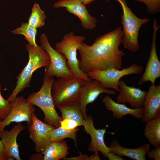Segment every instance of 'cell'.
Returning a JSON list of instances; mask_svg holds the SVG:
<instances>
[{
  "label": "cell",
  "mask_w": 160,
  "mask_h": 160,
  "mask_svg": "<svg viewBox=\"0 0 160 160\" xmlns=\"http://www.w3.org/2000/svg\"><path fill=\"white\" fill-rule=\"evenodd\" d=\"M122 41V28L120 27L97 37L92 45L82 42L78 49L80 56L79 68L87 74L95 70L122 68L125 54L119 47Z\"/></svg>",
  "instance_id": "1"
},
{
  "label": "cell",
  "mask_w": 160,
  "mask_h": 160,
  "mask_svg": "<svg viewBox=\"0 0 160 160\" xmlns=\"http://www.w3.org/2000/svg\"><path fill=\"white\" fill-rule=\"evenodd\" d=\"M29 60L26 66L16 79V86L7 100L10 103L25 89L30 87L33 72L40 68L47 66L50 60L47 53L40 46H34L28 44L26 45Z\"/></svg>",
  "instance_id": "2"
},
{
  "label": "cell",
  "mask_w": 160,
  "mask_h": 160,
  "mask_svg": "<svg viewBox=\"0 0 160 160\" xmlns=\"http://www.w3.org/2000/svg\"><path fill=\"white\" fill-rule=\"evenodd\" d=\"M55 81L53 77L44 75L43 84L37 92H33L28 97L27 101L39 107L43 112L45 122L56 127L60 126L63 119L57 114L55 108L51 90Z\"/></svg>",
  "instance_id": "3"
},
{
  "label": "cell",
  "mask_w": 160,
  "mask_h": 160,
  "mask_svg": "<svg viewBox=\"0 0 160 160\" xmlns=\"http://www.w3.org/2000/svg\"><path fill=\"white\" fill-rule=\"evenodd\" d=\"M110 0H106L105 2ZM116 0L120 4L123 11L121 17L123 27L122 44L127 49L136 52L139 48L138 35L140 29L143 25L149 22V19L137 17L128 6L126 0Z\"/></svg>",
  "instance_id": "4"
},
{
  "label": "cell",
  "mask_w": 160,
  "mask_h": 160,
  "mask_svg": "<svg viewBox=\"0 0 160 160\" xmlns=\"http://www.w3.org/2000/svg\"><path fill=\"white\" fill-rule=\"evenodd\" d=\"M86 39L85 36H75L73 32H70L65 34L61 41L56 43L55 48L65 57L68 67L75 77L90 81L91 79L87 74L84 73L79 68V60L77 57V51Z\"/></svg>",
  "instance_id": "5"
},
{
  "label": "cell",
  "mask_w": 160,
  "mask_h": 160,
  "mask_svg": "<svg viewBox=\"0 0 160 160\" xmlns=\"http://www.w3.org/2000/svg\"><path fill=\"white\" fill-rule=\"evenodd\" d=\"M40 41V46L47 53L50 60L49 64L44 69V75L59 78L75 77L68 67L65 57L52 47L45 33L41 35Z\"/></svg>",
  "instance_id": "6"
},
{
  "label": "cell",
  "mask_w": 160,
  "mask_h": 160,
  "mask_svg": "<svg viewBox=\"0 0 160 160\" xmlns=\"http://www.w3.org/2000/svg\"><path fill=\"white\" fill-rule=\"evenodd\" d=\"M84 80L75 76L59 78L52 84L51 93L55 106L78 100Z\"/></svg>",
  "instance_id": "7"
},
{
  "label": "cell",
  "mask_w": 160,
  "mask_h": 160,
  "mask_svg": "<svg viewBox=\"0 0 160 160\" xmlns=\"http://www.w3.org/2000/svg\"><path fill=\"white\" fill-rule=\"evenodd\" d=\"M143 69V66L135 63L121 70L112 68L103 71L95 70L89 72L87 74L90 79L99 81L104 88L113 89L119 92V83L121 78L131 74H139Z\"/></svg>",
  "instance_id": "8"
},
{
  "label": "cell",
  "mask_w": 160,
  "mask_h": 160,
  "mask_svg": "<svg viewBox=\"0 0 160 160\" xmlns=\"http://www.w3.org/2000/svg\"><path fill=\"white\" fill-rule=\"evenodd\" d=\"M27 125L30 138L34 144L35 151L37 153L42 152L51 142L50 134L56 127L40 120L34 113Z\"/></svg>",
  "instance_id": "9"
},
{
  "label": "cell",
  "mask_w": 160,
  "mask_h": 160,
  "mask_svg": "<svg viewBox=\"0 0 160 160\" xmlns=\"http://www.w3.org/2000/svg\"><path fill=\"white\" fill-rule=\"evenodd\" d=\"M10 104V111L7 117L2 120L0 125V131L12 122H29L35 111L34 105L28 102L23 96H17Z\"/></svg>",
  "instance_id": "10"
},
{
  "label": "cell",
  "mask_w": 160,
  "mask_h": 160,
  "mask_svg": "<svg viewBox=\"0 0 160 160\" xmlns=\"http://www.w3.org/2000/svg\"><path fill=\"white\" fill-rule=\"evenodd\" d=\"M160 26L155 19L153 22V34L149 57L144 73L138 81L140 85L150 81L151 85H155L156 80L160 77V62L156 52V38L158 30Z\"/></svg>",
  "instance_id": "11"
},
{
  "label": "cell",
  "mask_w": 160,
  "mask_h": 160,
  "mask_svg": "<svg viewBox=\"0 0 160 160\" xmlns=\"http://www.w3.org/2000/svg\"><path fill=\"white\" fill-rule=\"evenodd\" d=\"M85 6L80 0H59L54 3L53 8H65L68 12L79 18L85 29L92 30L96 27L97 20L89 14Z\"/></svg>",
  "instance_id": "12"
},
{
  "label": "cell",
  "mask_w": 160,
  "mask_h": 160,
  "mask_svg": "<svg viewBox=\"0 0 160 160\" xmlns=\"http://www.w3.org/2000/svg\"><path fill=\"white\" fill-rule=\"evenodd\" d=\"M84 80L81 88L78 100L83 117L85 119L87 117L86 108L87 105L93 102L101 94L105 93L113 95L116 92L113 90H109L103 87L98 81Z\"/></svg>",
  "instance_id": "13"
},
{
  "label": "cell",
  "mask_w": 160,
  "mask_h": 160,
  "mask_svg": "<svg viewBox=\"0 0 160 160\" xmlns=\"http://www.w3.org/2000/svg\"><path fill=\"white\" fill-rule=\"evenodd\" d=\"M82 126L84 127V130L89 134L91 140L88 147L89 150L92 152L100 151L105 158L107 154L110 151L109 147L105 143L104 136L106 132V128L96 129L94 125L93 119L90 115H88L84 119Z\"/></svg>",
  "instance_id": "14"
},
{
  "label": "cell",
  "mask_w": 160,
  "mask_h": 160,
  "mask_svg": "<svg viewBox=\"0 0 160 160\" xmlns=\"http://www.w3.org/2000/svg\"><path fill=\"white\" fill-rule=\"evenodd\" d=\"M142 108V120L146 122L160 116V84L151 85L149 88Z\"/></svg>",
  "instance_id": "15"
},
{
  "label": "cell",
  "mask_w": 160,
  "mask_h": 160,
  "mask_svg": "<svg viewBox=\"0 0 160 160\" xmlns=\"http://www.w3.org/2000/svg\"><path fill=\"white\" fill-rule=\"evenodd\" d=\"M119 86L120 91L116 98L117 103H128L133 108L142 107L147 92L128 86L122 80L119 81Z\"/></svg>",
  "instance_id": "16"
},
{
  "label": "cell",
  "mask_w": 160,
  "mask_h": 160,
  "mask_svg": "<svg viewBox=\"0 0 160 160\" xmlns=\"http://www.w3.org/2000/svg\"><path fill=\"white\" fill-rule=\"evenodd\" d=\"M25 128L20 122L9 131L4 129L0 131V137L8 155L16 160H21L17 142V138Z\"/></svg>",
  "instance_id": "17"
},
{
  "label": "cell",
  "mask_w": 160,
  "mask_h": 160,
  "mask_svg": "<svg viewBox=\"0 0 160 160\" xmlns=\"http://www.w3.org/2000/svg\"><path fill=\"white\" fill-rule=\"evenodd\" d=\"M102 101L106 109L112 112L114 118L120 119L127 115H130L137 119L142 118L143 117V111L142 107L137 108H129L124 104L115 102L108 95H105Z\"/></svg>",
  "instance_id": "18"
},
{
  "label": "cell",
  "mask_w": 160,
  "mask_h": 160,
  "mask_svg": "<svg viewBox=\"0 0 160 160\" xmlns=\"http://www.w3.org/2000/svg\"><path fill=\"white\" fill-rule=\"evenodd\" d=\"M109 148L110 151L118 155L127 156L135 160H145L146 153L150 149V145L146 143L138 148H128L122 146L116 140H114Z\"/></svg>",
  "instance_id": "19"
},
{
  "label": "cell",
  "mask_w": 160,
  "mask_h": 160,
  "mask_svg": "<svg viewBox=\"0 0 160 160\" xmlns=\"http://www.w3.org/2000/svg\"><path fill=\"white\" fill-rule=\"evenodd\" d=\"M69 148L65 141H51L49 145L41 152L43 160H59L65 159L68 155Z\"/></svg>",
  "instance_id": "20"
},
{
  "label": "cell",
  "mask_w": 160,
  "mask_h": 160,
  "mask_svg": "<svg viewBox=\"0 0 160 160\" xmlns=\"http://www.w3.org/2000/svg\"><path fill=\"white\" fill-rule=\"evenodd\" d=\"M57 107L62 113L63 119L68 118L73 119L79 126H82L84 119L78 100L59 105Z\"/></svg>",
  "instance_id": "21"
},
{
  "label": "cell",
  "mask_w": 160,
  "mask_h": 160,
  "mask_svg": "<svg viewBox=\"0 0 160 160\" xmlns=\"http://www.w3.org/2000/svg\"><path fill=\"white\" fill-rule=\"evenodd\" d=\"M144 135L150 145H160V116L146 122Z\"/></svg>",
  "instance_id": "22"
},
{
  "label": "cell",
  "mask_w": 160,
  "mask_h": 160,
  "mask_svg": "<svg viewBox=\"0 0 160 160\" xmlns=\"http://www.w3.org/2000/svg\"><path fill=\"white\" fill-rule=\"evenodd\" d=\"M12 32L15 34L23 35L28 44L35 46H38L35 40L37 33L36 28L31 26L28 23L23 22L20 27L13 30Z\"/></svg>",
  "instance_id": "23"
},
{
  "label": "cell",
  "mask_w": 160,
  "mask_h": 160,
  "mask_svg": "<svg viewBox=\"0 0 160 160\" xmlns=\"http://www.w3.org/2000/svg\"><path fill=\"white\" fill-rule=\"evenodd\" d=\"M46 18V16L44 11L37 3H34L28 18V24L36 28H41L44 25Z\"/></svg>",
  "instance_id": "24"
},
{
  "label": "cell",
  "mask_w": 160,
  "mask_h": 160,
  "mask_svg": "<svg viewBox=\"0 0 160 160\" xmlns=\"http://www.w3.org/2000/svg\"><path fill=\"white\" fill-rule=\"evenodd\" d=\"M79 129L76 127L70 130H66L60 126L56 127L50 134L51 141H60L63 139L69 138L73 139L76 143V133Z\"/></svg>",
  "instance_id": "25"
},
{
  "label": "cell",
  "mask_w": 160,
  "mask_h": 160,
  "mask_svg": "<svg viewBox=\"0 0 160 160\" xmlns=\"http://www.w3.org/2000/svg\"><path fill=\"white\" fill-rule=\"evenodd\" d=\"M145 4L148 12L151 14H156L160 12V0H135Z\"/></svg>",
  "instance_id": "26"
},
{
  "label": "cell",
  "mask_w": 160,
  "mask_h": 160,
  "mask_svg": "<svg viewBox=\"0 0 160 160\" xmlns=\"http://www.w3.org/2000/svg\"><path fill=\"white\" fill-rule=\"evenodd\" d=\"M1 86L0 83V119L3 120L7 116L11 108L10 103L5 100L1 94Z\"/></svg>",
  "instance_id": "27"
},
{
  "label": "cell",
  "mask_w": 160,
  "mask_h": 160,
  "mask_svg": "<svg viewBox=\"0 0 160 160\" xmlns=\"http://www.w3.org/2000/svg\"><path fill=\"white\" fill-rule=\"evenodd\" d=\"M60 127L63 129L68 130L72 129L78 126V123L74 120L68 118L63 119L60 121Z\"/></svg>",
  "instance_id": "28"
},
{
  "label": "cell",
  "mask_w": 160,
  "mask_h": 160,
  "mask_svg": "<svg viewBox=\"0 0 160 160\" xmlns=\"http://www.w3.org/2000/svg\"><path fill=\"white\" fill-rule=\"evenodd\" d=\"M146 155L148 157L154 160H160V145L155 147L154 149L149 150Z\"/></svg>",
  "instance_id": "29"
},
{
  "label": "cell",
  "mask_w": 160,
  "mask_h": 160,
  "mask_svg": "<svg viewBox=\"0 0 160 160\" xmlns=\"http://www.w3.org/2000/svg\"><path fill=\"white\" fill-rule=\"evenodd\" d=\"M8 155L0 137V160H14Z\"/></svg>",
  "instance_id": "30"
},
{
  "label": "cell",
  "mask_w": 160,
  "mask_h": 160,
  "mask_svg": "<svg viewBox=\"0 0 160 160\" xmlns=\"http://www.w3.org/2000/svg\"><path fill=\"white\" fill-rule=\"evenodd\" d=\"M107 158L109 160H124L121 156L116 155L111 151H110L107 154Z\"/></svg>",
  "instance_id": "31"
},
{
  "label": "cell",
  "mask_w": 160,
  "mask_h": 160,
  "mask_svg": "<svg viewBox=\"0 0 160 160\" xmlns=\"http://www.w3.org/2000/svg\"><path fill=\"white\" fill-rule=\"evenodd\" d=\"M89 157L87 155L80 154L78 156L70 158L66 157L64 159L66 160H89Z\"/></svg>",
  "instance_id": "32"
},
{
  "label": "cell",
  "mask_w": 160,
  "mask_h": 160,
  "mask_svg": "<svg viewBox=\"0 0 160 160\" xmlns=\"http://www.w3.org/2000/svg\"><path fill=\"white\" fill-rule=\"evenodd\" d=\"M38 154H34L31 157V160H43V155L41 153H38Z\"/></svg>",
  "instance_id": "33"
},
{
  "label": "cell",
  "mask_w": 160,
  "mask_h": 160,
  "mask_svg": "<svg viewBox=\"0 0 160 160\" xmlns=\"http://www.w3.org/2000/svg\"><path fill=\"white\" fill-rule=\"evenodd\" d=\"M98 152H95V153L89 157V160H100V158L98 154Z\"/></svg>",
  "instance_id": "34"
},
{
  "label": "cell",
  "mask_w": 160,
  "mask_h": 160,
  "mask_svg": "<svg viewBox=\"0 0 160 160\" xmlns=\"http://www.w3.org/2000/svg\"><path fill=\"white\" fill-rule=\"evenodd\" d=\"M85 5L91 4L95 0H80Z\"/></svg>",
  "instance_id": "35"
},
{
  "label": "cell",
  "mask_w": 160,
  "mask_h": 160,
  "mask_svg": "<svg viewBox=\"0 0 160 160\" xmlns=\"http://www.w3.org/2000/svg\"><path fill=\"white\" fill-rule=\"evenodd\" d=\"M3 120L0 119V125H1Z\"/></svg>",
  "instance_id": "36"
}]
</instances>
